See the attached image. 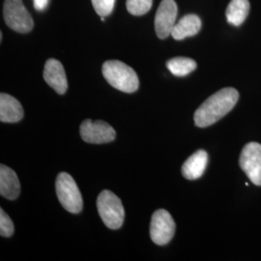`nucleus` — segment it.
<instances>
[{
    "mask_svg": "<svg viewBox=\"0 0 261 261\" xmlns=\"http://www.w3.org/2000/svg\"><path fill=\"white\" fill-rule=\"evenodd\" d=\"M14 224L9 216L0 209V235L3 237H11L14 234Z\"/></svg>",
    "mask_w": 261,
    "mask_h": 261,
    "instance_id": "6ab92c4d",
    "label": "nucleus"
},
{
    "mask_svg": "<svg viewBox=\"0 0 261 261\" xmlns=\"http://www.w3.org/2000/svg\"><path fill=\"white\" fill-rule=\"evenodd\" d=\"M201 28V19L196 15H186L174 25L171 32L173 39L180 41L196 35Z\"/></svg>",
    "mask_w": 261,
    "mask_h": 261,
    "instance_id": "4468645a",
    "label": "nucleus"
},
{
    "mask_svg": "<svg viewBox=\"0 0 261 261\" xmlns=\"http://www.w3.org/2000/svg\"><path fill=\"white\" fill-rule=\"evenodd\" d=\"M3 15L6 24L19 33H28L33 29V19L24 7L22 0H5Z\"/></svg>",
    "mask_w": 261,
    "mask_h": 261,
    "instance_id": "39448f33",
    "label": "nucleus"
},
{
    "mask_svg": "<svg viewBox=\"0 0 261 261\" xmlns=\"http://www.w3.org/2000/svg\"><path fill=\"white\" fill-rule=\"evenodd\" d=\"M103 75L112 87L125 93H134L139 89L140 81L130 66L118 60H109L103 64Z\"/></svg>",
    "mask_w": 261,
    "mask_h": 261,
    "instance_id": "f03ea898",
    "label": "nucleus"
},
{
    "mask_svg": "<svg viewBox=\"0 0 261 261\" xmlns=\"http://www.w3.org/2000/svg\"><path fill=\"white\" fill-rule=\"evenodd\" d=\"M97 208L103 224L109 228L118 229L121 227L125 219V210L118 196L111 191L105 190L98 196Z\"/></svg>",
    "mask_w": 261,
    "mask_h": 261,
    "instance_id": "7ed1b4c3",
    "label": "nucleus"
},
{
    "mask_svg": "<svg viewBox=\"0 0 261 261\" xmlns=\"http://www.w3.org/2000/svg\"><path fill=\"white\" fill-rule=\"evenodd\" d=\"M20 192V184L16 172L4 165L0 167V194L10 200L16 199Z\"/></svg>",
    "mask_w": 261,
    "mask_h": 261,
    "instance_id": "f8f14e48",
    "label": "nucleus"
},
{
    "mask_svg": "<svg viewBox=\"0 0 261 261\" xmlns=\"http://www.w3.org/2000/svg\"><path fill=\"white\" fill-rule=\"evenodd\" d=\"M56 195L66 211L77 214L83 210V196L74 178L67 172L58 174L56 182Z\"/></svg>",
    "mask_w": 261,
    "mask_h": 261,
    "instance_id": "20e7f679",
    "label": "nucleus"
},
{
    "mask_svg": "<svg viewBox=\"0 0 261 261\" xmlns=\"http://www.w3.org/2000/svg\"><path fill=\"white\" fill-rule=\"evenodd\" d=\"M94 10L100 17L109 16L113 10L115 0H91Z\"/></svg>",
    "mask_w": 261,
    "mask_h": 261,
    "instance_id": "a211bd4d",
    "label": "nucleus"
},
{
    "mask_svg": "<svg viewBox=\"0 0 261 261\" xmlns=\"http://www.w3.org/2000/svg\"><path fill=\"white\" fill-rule=\"evenodd\" d=\"M101 20H102V21H103V20H105V17H101Z\"/></svg>",
    "mask_w": 261,
    "mask_h": 261,
    "instance_id": "412c9836",
    "label": "nucleus"
},
{
    "mask_svg": "<svg viewBox=\"0 0 261 261\" xmlns=\"http://www.w3.org/2000/svg\"><path fill=\"white\" fill-rule=\"evenodd\" d=\"M44 79L56 93L63 95L68 89V83L65 70L60 61L50 58L48 59L44 69Z\"/></svg>",
    "mask_w": 261,
    "mask_h": 261,
    "instance_id": "9d476101",
    "label": "nucleus"
},
{
    "mask_svg": "<svg viewBox=\"0 0 261 261\" xmlns=\"http://www.w3.org/2000/svg\"><path fill=\"white\" fill-rule=\"evenodd\" d=\"M250 13L249 0H231L226 8V19L234 27H240Z\"/></svg>",
    "mask_w": 261,
    "mask_h": 261,
    "instance_id": "2eb2a0df",
    "label": "nucleus"
},
{
    "mask_svg": "<svg viewBox=\"0 0 261 261\" xmlns=\"http://www.w3.org/2000/svg\"><path fill=\"white\" fill-rule=\"evenodd\" d=\"M175 233V223L167 210L159 209L151 219L150 237L159 246L170 242Z\"/></svg>",
    "mask_w": 261,
    "mask_h": 261,
    "instance_id": "423d86ee",
    "label": "nucleus"
},
{
    "mask_svg": "<svg viewBox=\"0 0 261 261\" xmlns=\"http://www.w3.org/2000/svg\"><path fill=\"white\" fill-rule=\"evenodd\" d=\"M196 62L188 57H175L167 62V67L172 75L185 76L196 69Z\"/></svg>",
    "mask_w": 261,
    "mask_h": 261,
    "instance_id": "dca6fc26",
    "label": "nucleus"
},
{
    "mask_svg": "<svg viewBox=\"0 0 261 261\" xmlns=\"http://www.w3.org/2000/svg\"><path fill=\"white\" fill-rule=\"evenodd\" d=\"M243 171L256 186H261V144L250 142L244 146L239 159Z\"/></svg>",
    "mask_w": 261,
    "mask_h": 261,
    "instance_id": "0eeeda50",
    "label": "nucleus"
},
{
    "mask_svg": "<svg viewBox=\"0 0 261 261\" xmlns=\"http://www.w3.org/2000/svg\"><path fill=\"white\" fill-rule=\"evenodd\" d=\"M177 4L174 0H162L155 17V30L160 39L171 35L177 17Z\"/></svg>",
    "mask_w": 261,
    "mask_h": 261,
    "instance_id": "1a4fd4ad",
    "label": "nucleus"
},
{
    "mask_svg": "<svg viewBox=\"0 0 261 261\" xmlns=\"http://www.w3.org/2000/svg\"><path fill=\"white\" fill-rule=\"evenodd\" d=\"M208 163V154L204 150H198L189 157L182 167V174L188 180H196L202 176Z\"/></svg>",
    "mask_w": 261,
    "mask_h": 261,
    "instance_id": "ddd939ff",
    "label": "nucleus"
},
{
    "mask_svg": "<svg viewBox=\"0 0 261 261\" xmlns=\"http://www.w3.org/2000/svg\"><path fill=\"white\" fill-rule=\"evenodd\" d=\"M49 0H33L34 7L37 11H43L46 9L48 5Z\"/></svg>",
    "mask_w": 261,
    "mask_h": 261,
    "instance_id": "aec40b11",
    "label": "nucleus"
},
{
    "mask_svg": "<svg viewBox=\"0 0 261 261\" xmlns=\"http://www.w3.org/2000/svg\"><path fill=\"white\" fill-rule=\"evenodd\" d=\"M239 93L232 87H225L211 95L195 112V123L199 128H206L221 120L238 102Z\"/></svg>",
    "mask_w": 261,
    "mask_h": 261,
    "instance_id": "f257e3e1",
    "label": "nucleus"
},
{
    "mask_svg": "<svg viewBox=\"0 0 261 261\" xmlns=\"http://www.w3.org/2000/svg\"><path fill=\"white\" fill-rule=\"evenodd\" d=\"M153 0H127L126 6L128 12L134 16H142L152 7Z\"/></svg>",
    "mask_w": 261,
    "mask_h": 261,
    "instance_id": "f3484780",
    "label": "nucleus"
},
{
    "mask_svg": "<svg viewBox=\"0 0 261 261\" xmlns=\"http://www.w3.org/2000/svg\"><path fill=\"white\" fill-rule=\"evenodd\" d=\"M23 117V109L19 101L9 94H0V120L17 123Z\"/></svg>",
    "mask_w": 261,
    "mask_h": 261,
    "instance_id": "9b49d317",
    "label": "nucleus"
},
{
    "mask_svg": "<svg viewBox=\"0 0 261 261\" xmlns=\"http://www.w3.org/2000/svg\"><path fill=\"white\" fill-rule=\"evenodd\" d=\"M81 137L87 143L102 144L115 140L116 132L107 122L87 119L81 125Z\"/></svg>",
    "mask_w": 261,
    "mask_h": 261,
    "instance_id": "6e6552de",
    "label": "nucleus"
}]
</instances>
